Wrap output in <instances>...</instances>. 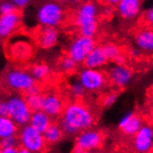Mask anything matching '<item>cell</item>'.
<instances>
[{
    "label": "cell",
    "instance_id": "4",
    "mask_svg": "<svg viewBox=\"0 0 153 153\" xmlns=\"http://www.w3.org/2000/svg\"><path fill=\"white\" fill-rule=\"evenodd\" d=\"M35 80L31 71L22 69H11L7 71L4 76V83L7 88L14 92L26 93L35 85Z\"/></svg>",
    "mask_w": 153,
    "mask_h": 153
},
{
    "label": "cell",
    "instance_id": "2",
    "mask_svg": "<svg viewBox=\"0 0 153 153\" xmlns=\"http://www.w3.org/2000/svg\"><path fill=\"white\" fill-rule=\"evenodd\" d=\"M97 6L91 1H86L81 4L74 14V22L79 28L80 34L87 37H94L97 29Z\"/></svg>",
    "mask_w": 153,
    "mask_h": 153
},
{
    "label": "cell",
    "instance_id": "24",
    "mask_svg": "<svg viewBox=\"0 0 153 153\" xmlns=\"http://www.w3.org/2000/svg\"><path fill=\"white\" fill-rule=\"evenodd\" d=\"M25 98L32 111H36L42 110L44 96H42L40 93L39 94H27Z\"/></svg>",
    "mask_w": 153,
    "mask_h": 153
},
{
    "label": "cell",
    "instance_id": "11",
    "mask_svg": "<svg viewBox=\"0 0 153 153\" xmlns=\"http://www.w3.org/2000/svg\"><path fill=\"white\" fill-rule=\"evenodd\" d=\"M108 78L111 84L117 88H124L133 79V71L125 65L115 64L108 70Z\"/></svg>",
    "mask_w": 153,
    "mask_h": 153
},
{
    "label": "cell",
    "instance_id": "34",
    "mask_svg": "<svg viewBox=\"0 0 153 153\" xmlns=\"http://www.w3.org/2000/svg\"><path fill=\"white\" fill-rule=\"evenodd\" d=\"M129 54H130V56L133 58V59H137L139 58L140 56V54H141V50L136 47V48H131L130 50H129Z\"/></svg>",
    "mask_w": 153,
    "mask_h": 153
},
{
    "label": "cell",
    "instance_id": "3",
    "mask_svg": "<svg viewBox=\"0 0 153 153\" xmlns=\"http://www.w3.org/2000/svg\"><path fill=\"white\" fill-rule=\"evenodd\" d=\"M64 17L63 7L56 1H48L42 4L36 11V20L43 27L56 28L62 23Z\"/></svg>",
    "mask_w": 153,
    "mask_h": 153
},
{
    "label": "cell",
    "instance_id": "9",
    "mask_svg": "<svg viewBox=\"0 0 153 153\" xmlns=\"http://www.w3.org/2000/svg\"><path fill=\"white\" fill-rule=\"evenodd\" d=\"M96 47L93 37H87L80 34L69 44L68 55L73 58L77 63H84L89 53Z\"/></svg>",
    "mask_w": 153,
    "mask_h": 153
},
{
    "label": "cell",
    "instance_id": "15",
    "mask_svg": "<svg viewBox=\"0 0 153 153\" xmlns=\"http://www.w3.org/2000/svg\"><path fill=\"white\" fill-rule=\"evenodd\" d=\"M143 121L141 117L134 113L125 114L119 122V128L128 137L134 136L142 127Z\"/></svg>",
    "mask_w": 153,
    "mask_h": 153
},
{
    "label": "cell",
    "instance_id": "16",
    "mask_svg": "<svg viewBox=\"0 0 153 153\" xmlns=\"http://www.w3.org/2000/svg\"><path fill=\"white\" fill-rule=\"evenodd\" d=\"M136 46L146 54H153V28L145 27L140 29L134 36Z\"/></svg>",
    "mask_w": 153,
    "mask_h": 153
},
{
    "label": "cell",
    "instance_id": "26",
    "mask_svg": "<svg viewBox=\"0 0 153 153\" xmlns=\"http://www.w3.org/2000/svg\"><path fill=\"white\" fill-rule=\"evenodd\" d=\"M105 51L107 53V56L109 58V59L114 60L117 56H119L121 54V49L117 45L113 43H108L104 46Z\"/></svg>",
    "mask_w": 153,
    "mask_h": 153
},
{
    "label": "cell",
    "instance_id": "14",
    "mask_svg": "<svg viewBox=\"0 0 153 153\" xmlns=\"http://www.w3.org/2000/svg\"><path fill=\"white\" fill-rule=\"evenodd\" d=\"M64 104L61 97L56 93H48L44 96L42 110L47 112L52 118L62 114L64 110Z\"/></svg>",
    "mask_w": 153,
    "mask_h": 153
},
{
    "label": "cell",
    "instance_id": "29",
    "mask_svg": "<svg viewBox=\"0 0 153 153\" xmlns=\"http://www.w3.org/2000/svg\"><path fill=\"white\" fill-rule=\"evenodd\" d=\"M19 138L14 137H10L6 138H1V142L0 145L1 148H17L18 144H19Z\"/></svg>",
    "mask_w": 153,
    "mask_h": 153
},
{
    "label": "cell",
    "instance_id": "21",
    "mask_svg": "<svg viewBox=\"0 0 153 153\" xmlns=\"http://www.w3.org/2000/svg\"><path fill=\"white\" fill-rule=\"evenodd\" d=\"M18 125L10 116L0 117V137L6 138L14 137L18 132Z\"/></svg>",
    "mask_w": 153,
    "mask_h": 153
},
{
    "label": "cell",
    "instance_id": "1",
    "mask_svg": "<svg viewBox=\"0 0 153 153\" xmlns=\"http://www.w3.org/2000/svg\"><path fill=\"white\" fill-rule=\"evenodd\" d=\"M94 123L95 116L91 110L79 101L71 102L65 106L59 122L64 133L69 136H74L91 128Z\"/></svg>",
    "mask_w": 153,
    "mask_h": 153
},
{
    "label": "cell",
    "instance_id": "28",
    "mask_svg": "<svg viewBox=\"0 0 153 153\" xmlns=\"http://www.w3.org/2000/svg\"><path fill=\"white\" fill-rule=\"evenodd\" d=\"M17 7L10 1V0H4L0 5V13L1 15L12 13L17 10Z\"/></svg>",
    "mask_w": 153,
    "mask_h": 153
},
{
    "label": "cell",
    "instance_id": "39",
    "mask_svg": "<svg viewBox=\"0 0 153 153\" xmlns=\"http://www.w3.org/2000/svg\"><path fill=\"white\" fill-rule=\"evenodd\" d=\"M18 152H19V153H30L26 149H24V148H22V147L20 149H18Z\"/></svg>",
    "mask_w": 153,
    "mask_h": 153
},
{
    "label": "cell",
    "instance_id": "23",
    "mask_svg": "<svg viewBox=\"0 0 153 153\" xmlns=\"http://www.w3.org/2000/svg\"><path fill=\"white\" fill-rule=\"evenodd\" d=\"M51 73L50 67L46 63H37L32 67L31 74L36 81H43L49 76Z\"/></svg>",
    "mask_w": 153,
    "mask_h": 153
},
{
    "label": "cell",
    "instance_id": "36",
    "mask_svg": "<svg viewBox=\"0 0 153 153\" xmlns=\"http://www.w3.org/2000/svg\"><path fill=\"white\" fill-rule=\"evenodd\" d=\"M39 93H40V87L38 85H36V84H35L25 94L27 95V94H39Z\"/></svg>",
    "mask_w": 153,
    "mask_h": 153
},
{
    "label": "cell",
    "instance_id": "33",
    "mask_svg": "<svg viewBox=\"0 0 153 153\" xmlns=\"http://www.w3.org/2000/svg\"><path fill=\"white\" fill-rule=\"evenodd\" d=\"M0 115L1 116H8V106L7 100L0 103Z\"/></svg>",
    "mask_w": 153,
    "mask_h": 153
},
{
    "label": "cell",
    "instance_id": "30",
    "mask_svg": "<svg viewBox=\"0 0 153 153\" xmlns=\"http://www.w3.org/2000/svg\"><path fill=\"white\" fill-rule=\"evenodd\" d=\"M116 100H117V95L115 93H111L104 97L102 104L105 108H110L116 102Z\"/></svg>",
    "mask_w": 153,
    "mask_h": 153
},
{
    "label": "cell",
    "instance_id": "27",
    "mask_svg": "<svg viewBox=\"0 0 153 153\" xmlns=\"http://www.w3.org/2000/svg\"><path fill=\"white\" fill-rule=\"evenodd\" d=\"M70 91L74 97L76 98H80L82 97L85 95V92L86 90L85 89V87L82 85L79 81H74V83H71L70 85Z\"/></svg>",
    "mask_w": 153,
    "mask_h": 153
},
{
    "label": "cell",
    "instance_id": "40",
    "mask_svg": "<svg viewBox=\"0 0 153 153\" xmlns=\"http://www.w3.org/2000/svg\"><path fill=\"white\" fill-rule=\"evenodd\" d=\"M59 1L63 2V3H74L76 1V0H59Z\"/></svg>",
    "mask_w": 153,
    "mask_h": 153
},
{
    "label": "cell",
    "instance_id": "20",
    "mask_svg": "<svg viewBox=\"0 0 153 153\" xmlns=\"http://www.w3.org/2000/svg\"><path fill=\"white\" fill-rule=\"evenodd\" d=\"M29 124L32 125L35 130L44 134V132L52 124V117L43 110L33 111Z\"/></svg>",
    "mask_w": 153,
    "mask_h": 153
},
{
    "label": "cell",
    "instance_id": "41",
    "mask_svg": "<svg viewBox=\"0 0 153 153\" xmlns=\"http://www.w3.org/2000/svg\"><path fill=\"white\" fill-rule=\"evenodd\" d=\"M152 114H153V111H152Z\"/></svg>",
    "mask_w": 153,
    "mask_h": 153
},
{
    "label": "cell",
    "instance_id": "12",
    "mask_svg": "<svg viewBox=\"0 0 153 153\" xmlns=\"http://www.w3.org/2000/svg\"><path fill=\"white\" fill-rule=\"evenodd\" d=\"M143 0H121L117 4V12L122 19L133 21L140 15Z\"/></svg>",
    "mask_w": 153,
    "mask_h": 153
},
{
    "label": "cell",
    "instance_id": "35",
    "mask_svg": "<svg viewBox=\"0 0 153 153\" xmlns=\"http://www.w3.org/2000/svg\"><path fill=\"white\" fill-rule=\"evenodd\" d=\"M115 61V64H118V65H124L125 61H126V58H125L124 55H122L120 54L119 56H117L116 59H114Z\"/></svg>",
    "mask_w": 153,
    "mask_h": 153
},
{
    "label": "cell",
    "instance_id": "10",
    "mask_svg": "<svg viewBox=\"0 0 153 153\" xmlns=\"http://www.w3.org/2000/svg\"><path fill=\"white\" fill-rule=\"evenodd\" d=\"M134 149L139 153H148L153 149V127L149 124H143L134 136Z\"/></svg>",
    "mask_w": 153,
    "mask_h": 153
},
{
    "label": "cell",
    "instance_id": "17",
    "mask_svg": "<svg viewBox=\"0 0 153 153\" xmlns=\"http://www.w3.org/2000/svg\"><path fill=\"white\" fill-rule=\"evenodd\" d=\"M10 53L11 58L16 60H28L32 56V46L28 41L19 38L10 44Z\"/></svg>",
    "mask_w": 153,
    "mask_h": 153
},
{
    "label": "cell",
    "instance_id": "18",
    "mask_svg": "<svg viewBox=\"0 0 153 153\" xmlns=\"http://www.w3.org/2000/svg\"><path fill=\"white\" fill-rule=\"evenodd\" d=\"M108 60H110L107 56L104 46H96L93 50L89 53L85 59L84 64L85 67L93 69H100L107 64Z\"/></svg>",
    "mask_w": 153,
    "mask_h": 153
},
{
    "label": "cell",
    "instance_id": "38",
    "mask_svg": "<svg viewBox=\"0 0 153 153\" xmlns=\"http://www.w3.org/2000/svg\"><path fill=\"white\" fill-rule=\"evenodd\" d=\"M121 1V0H104V2L107 3V4H109L111 6H115L117 5L119 2Z\"/></svg>",
    "mask_w": 153,
    "mask_h": 153
},
{
    "label": "cell",
    "instance_id": "7",
    "mask_svg": "<svg viewBox=\"0 0 153 153\" xmlns=\"http://www.w3.org/2000/svg\"><path fill=\"white\" fill-rule=\"evenodd\" d=\"M103 143L102 133L96 129L88 128L80 132L75 139L74 152L84 153L100 149Z\"/></svg>",
    "mask_w": 153,
    "mask_h": 153
},
{
    "label": "cell",
    "instance_id": "31",
    "mask_svg": "<svg viewBox=\"0 0 153 153\" xmlns=\"http://www.w3.org/2000/svg\"><path fill=\"white\" fill-rule=\"evenodd\" d=\"M144 20H145V22L149 27L153 28V6H151L145 12V15H144Z\"/></svg>",
    "mask_w": 153,
    "mask_h": 153
},
{
    "label": "cell",
    "instance_id": "6",
    "mask_svg": "<svg viewBox=\"0 0 153 153\" xmlns=\"http://www.w3.org/2000/svg\"><path fill=\"white\" fill-rule=\"evenodd\" d=\"M19 142L22 148L32 153L44 151L47 145L44 134L35 130L29 123L22 126L19 133Z\"/></svg>",
    "mask_w": 153,
    "mask_h": 153
},
{
    "label": "cell",
    "instance_id": "19",
    "mask_svg": "<svg viewBox=\"0 0 153 153\" xmlns=\"http://www.w3.org/2000/svg\"><path fill=\"white\" fill-rule=\"evenodd\" d=\"M37 41L42 48L50 49L58 44L59 32L53 27H44L37 35Z\"/></svg>",
    "mask_w": 153,
    "mask_h": 153
},
{
    "label": "cell",
    "instance_id": "13",
    "mask_svg": "<svg viewBox=\"0 0 153 153\" xmlns=\"http://www.w3.org/2000/svg\"><path fill=\"white\" fill-rule=\"evenodd\" d=\"M21 15L17 11L1 15L0 18V36L7 38L12 35L21 25Z\"/></svg>",
    "mask_w": 153,
    "mask_h": 153
},
{
    "label": "cell",
    "instance_id": "32",
    "mask_svg": "<svg viewBox=\"0 0 153 153\" xmlns=\"http://www.w3.org/2000/svg\"><path fill=\"white\" fill-rule=\"evenodd\" d=\"M10 1L18 7V8H24L29 5L31 0H10Z\"/></svg>",
    "mask_w": 153,
    "mask_h": 153
},
{
    "label": "cell",
    "instance_id": "37",
    "mask_svg": "<svg viewBox=\"0 0 153 153\" xmlns=\"http://www.w3.org/2000/svg\"><path fill=\"white\" fill-rule=\"evenodd\" d=\"M1 151L2 153H16L18 152V149L17 148H1Z\"/></svg>",
    "mask_w": 153,
    "mask_h": 153
},
{
    "label": "cell",
    "instance_id": "5",
    "mask_svg": "<svg viewBox=\"0 0 153 153\" xmlns=\"http://www.w3.org/2000/svg\"><path fill=\"white\" fill-rule=\"evenodd\" d=\"M8 106V116L19 125L28 124L32 116V110L26 101V98L21 95H12L7 100Z\"/></svg>",
    "mask_w": 153,
    "mask_h": 153
},
{
    "label": "cell",
    "instance_id": "8",
    "mask_svg": "<svg viewBox=\"0 0 153 153\" xmlns=\"http://www.w3.org/2000/svg\"><path fill=\"white\" fill-rule=\"evenodd\" d=\"M78 81L88 92H98L107 83L106 75L98 69L85 67L79 71Z\"/></svg>",
    "mask_w": 153,
    "mask_h": 153
},
{
    "label": "cell",
    "instance_id": "25",
    "mask_svg": "<svg viewBox=\"0 0 153 153\" xmlns=\"http://www.w3.org/2000/svg\"><path fill=\"white\" fill-rule=\"evenodd\" d=\"M77 64H78L77 62L73 58L68 55L60 60L59 68L62 71H64V73L71 74V73H74V71H75Z\"/></svg>",
    "mask_w": 153,
    "mask_h": 153
},
{
    "label": "cell",
    "instance_id": "22",
    "mask_svg": "<svg viewBox=\"0 0 153 153\" xmlns=\"http://www.w3.org/2000/svg\"><path fill=\"white\" fill-rule=\"evenodd\" d=\"M64 131L60 126V124L52 123L50 126L44 132V137L46 142L48 145H56L63 137Z\"/></svg>",
    "mask_w": 153,
    "mask_h": 153
}]
</instances>
